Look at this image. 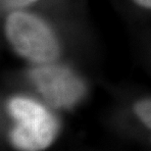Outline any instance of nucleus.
Here are the masks:
<instances>
[{
    "mask_svg": "<svg viewBox=\"0 0 151 151\" xmlns=\"http://www.w3.org/2000/svg\"><path fill=\"white\" fill-rule=\"evenodd\" d=\"M5 34L20 55L37 64H48L59 55L56 35L44 21L26 12H14L6 20Z\"/></svg>",
    "mask_w": 151,
    "mask_h": 151,
    "instance_id": "1",
    "label": "nucleus"
},
{
    "mask_svg": "<svg viewBox=\"0 0 151 151\" xmlns=\"http://www.w3.org/2000/svg\"><path fill=\"white\" fill-rule=\"evenodd\" d=\"M8 110L17 121L10 134L15 147L37 151L52 143L58 132V122L42 105L29 98L14 97L9 101Z\"/></svg>",
    "mask_w": 151,
    "mask_h": 151,
    "instance_id": "2",
    "label": "nucleus"
},
{
    "mask_svg": "<svg viewBox=\"0 0 151 151\" xmlns=\"http://www.w3.org/2000/svg\"><path fill=\"white\" fill-rule=\"evenodd\" d=\"M29 77L38 91L54 107L73 106L84 93V86L81 78L62 66L45 64L32 69Z\"/></svg>",
    "mask_w": 151,
    "mask_h": 151,
    "instance_id": "3",
    "label": "nucleus"
},
{
    "mask_svg": "<svg viewBox=\"0 0 151 151\" xmlns=\"http://www.w3.org/2000/svg\"><path fill=\"white\" fill-rule=\"evenodd\" d=\"M134 112L144 125L151 129V98L143 99L134 106Z\"/></svg>",
    "mask_w": 151,
    "mask_h": 151,
    "instance_id": "4",
    "label": "nucleus"
},
{
    "mask_svg": "<svg viewBox=\"0 0 151 151\" xmlns=\"http://www.w3.org/2000/svg\"><path fill=\"white\" fill-rule=\"evenodd\" d=\"M37 0H1V6L7 10H15L35 3Z\"/></svg>",
    "mask_w": 151,
    "mask_h": 151,
    "instance_id": "5",
    "label": "nucleus"
},
{
    "mask_svg": "<svg viewBox=\"0 0 151 151\" xmlns=\"http://www.w3.org/2000/svg\"><path fill=\"white\" fill-rule=\"evenodd\" d=\"M137 5L141 6L143 8L151 9V0H134Z\"/></svg>",
    "mask_w": 151,
    "mask_h": 151,
    "instance_id": "6",
    "label": "nucleus"
}]
</instances>
